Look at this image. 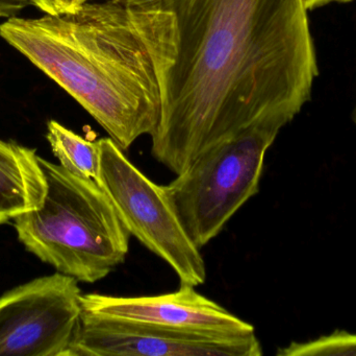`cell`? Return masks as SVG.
I'll return each instance as SVG.
<instances>
[{
	"instance_id": "12",
	"label": "cell",
	"mask_w": 356,
	"mask_h": 356,
	"mask_svg": "<svg viewBox=\"0 0 356 356\" xmlns=\"http://www.w3.org/2000/svg\"><path fill=\"white\" fill-rule=\"evenodd\" d=\"M91 0H29L42 12L50 16H65L79 13Z\"/></svg>"
},
{
	"instance_id": "5",
	"label": "cell",
	"mask_w": 356,
	"mask_h": 356,
	"mask_svg": "<svg viewBox=\"0 0 356 356\" xmlns=\"http://www.w3.org/2000/svg\"><path fill=\"white\" fill-rule=\"evenodd\" d=\"M98 141L99 185L131 235L170 265L180 284L202 286L204 259L184 230L165 186L146 177L110 137Z\"/></svg>"
},
{
	"instance_id": "4",
	"label": "cell",
	"mask_w": 356,
	"mask_h": 356,
	"mask_svg": "<svg viewBox=\"0 0 356 356\" xmlns=\"http://www.w3.org/2000/svg\"><path fill=\"white\" fill-rule=\"evenodd\" d=\"M282 127L257 123L207 148L165 186L191 240L201 250L259 192L264 161Z\"/></svg>"
},
{
	"instance_id": "7",
	"label": "cell",
	"mask_w": 356,
	"mask_h": 356,
	"mask_svg": "<svg viewBox=\"0 0 356 356\" xmlns=\"http://www.w3.org/2000/svg\"><path fill=\"white\" fill-rule=\"evenodd\" d=\"M257 334H196L83 313L68 356H261Z\"/></svg>"
},
{
	"instance_id": "2",
	"label": "cell",
	"mask_w": 356,
	"mask_h": 356,
	"mask_svg": "<svg viewBox=\"0 0 356 356\" xmlns=\"http://www.w3.org/2000/svg\"><path fill=\"white\" fill-rule=\"evenodd\" d=\"M0 37L70 94L123 152L156 131L160 85L123 2H88L65 16L10 17Z\"/></svg>"
},
{
	"instance_id": "10",
	"label": "cell",
	"mask_w": 356,
	"mask_h": 356,
	"mask_svg": "<svg viewBox=\"0 0 356 356\" xmlns=\"http://www.w3.org/2000/svg\"><path fill=\"white\" fill-rule=\"evenodd\" d=\"M47 140L60 165L79 177L99 185V141H90L56 121L47 125Z\"/></svg>"
},
{
	"instance_id": "11",
	"label": "cell",
	"mask_w": 356,
	"mask_h": 356,
	"mask_svg": "<svg viewBox=\"0 0 356 356\" xmlns=\"http://www.w3.org/2000/svg\"><path fill=\"white\" fill-rule=\"evenodd\" d=\"M277 356L356 355V334L334 330L307 342H292L276 353Z\"/></svg>"
},
{
	"instance_id": "9",
	"label": "cell",
	"mask_w": 356,
	"mask_h": 356,
	"mask_svg": "<svg viewBox=\"0 0 356 356\" xmlns=\"http://www.w3.org/2000/svg\"><path fill=\"white\" fill-rule=\"evenodd\" d=\"M46 192L35 150L0 139V226L39 208Z\"/></svg>"
},
{
	"instance_id": "15",
	"label": "cell",
	"mask_w": 356,
	"mask_h": 356,
	"mask_svg": "<svg viewBox=\"0 0 356 356\" xmlns=\"http://www.w3.org/2000/svg\"><path fill=\"white\" fill-rule=\"evenodd\" d=\"M353 123H355V125H356V102H355V109H353Z\"/></svg>"
},
{
	"instance_id": "14",
	"label": "cell",
	"mask_w": 356,
	"mask_h": 356,
	"mask_svg": "<svg viewBox=\"0 0 356 356\" xmlns=\"http://www.w3.org/2000/svg\"><path fill=\"white\" fill-rule=\"evenodd\" d=\"M353 0H307V8L309 10H314V8H321V6H327L330 3H334V2H351Z\"/></svg>"
},
{
	"instance_id": "13",
	"label": "cell",
	"mask_w": 356,
	"mask_h": 356,
	"mask_svg": "<svg viewBox=\"0 0 356 356\" xmlns=\"http://www.w3.org/2000/svg\"><path fill=\"white\" fill-rule=\"evenodd\" d=\"M29 0H0V17L10 18L29 6Z\"/></svg>"
},
{
	"instance_id": "1",
	"label": "cell",
	"mask_w": 356,
	"mask_h": 356,
	"mask_svg": "<svg viewBox=\"0 0 356 356\" xmlns=\"http://www.w3.org/2000/svg\"><path fill=\"white\" fill-rule=\"evenodd\" d=\"M158 77L154 158L175 175L257 123H291L319 75L307 0H124Z\"/></svg>"
},
{
	"instance_id": "8",
	"label": "cell",
	"mask_w": 356,
	"mask_h": 356,
	"mask_svg": "<svg viewBox=\"0 0 356 356\" xmlns=\"http://www.w3.org/2000/svg\"><path fill=\"white\" fill-rule=\"evenodd\" d=\"M81 309L99 317L211 336H247L255 332L254 326L188 284H180L175 292L156 296L83 294Z\"/></svg>"
},
{
	"instance_id": "6",
	"label": "cell",
	"mask_w": 356,
	"mask_h": 356,
	"mask_svg": "<svg viewBox=\"0 0 356 356\" xmlns=\"http://www.w3.org/2000/svg\"><path fill=\"white\" fill-rule=\"evenodd\" d=\"M79 281L37 278L0 297V356H68L81 317Z\"/></svg>"
},
{
	"instance_id": "3",
	"label": "cell",
	"mask_w": 356,
	"mask_h": 356,
	"mask_svg": "<svg viewBox=\"0 0 356 356\" xmlns=\"http://www.w3.org/2000/svg\"><path fill=\"white\" fill-rule=\"evenodd\" d=\"M39 162L47 192L39 208L13 219L18 240L58 273L100 281L124 263L131 233L95 181L40 156Z\"/></svg>"
},
{
	"instance_id": "16",
	"label": "cell",
	"mask_w": 356,
	"mask_h": 356,
	"mask_svg": "<svg viewBox=\"0 0 356 356\" xmlns=\"http://www.w3.org/2000/svg\"><path fill=\"white\" fill-rule=\"evenodd\" d=\"M111 1L123 2L124 0H111Z\"/></svg>"
}]
</instances>
